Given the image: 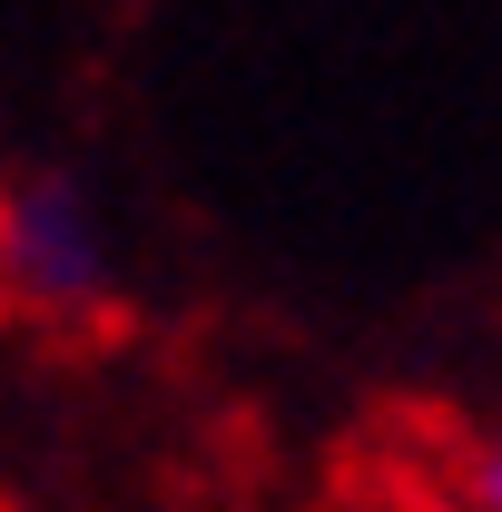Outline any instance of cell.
Masks as SVG:
<instances>
[{
  "label": "cell",
  "mask_w": 502,
  "mask_h": 512,
  "mask_svg": "<svg viewBox=\"0 0 502 512\" xmlns=\"http://www.w3.org/2000/svg\"><path fill=\"white\" fill-rule=\"evenodd\" d=\"M0 306L40 325H89L119 306V237L79 178H10L0 188Z\"/></svg>",
  "instance_id": "cell-1"
},
{
  "label": "cell",
  "mask_w": 502,
  "mask_h": 512,
  "mask_svg": "<svg viewBox=\"0 0 502 512\" xmlns=\"http://www.w3.org/2000/svg\"><path fill=\"white\" fill-rule=\"evenodd\" d=\"M473 503H483V512H502V434L483 444V463H473Z\"/></svg>",
  "instance_id": "cell-2"
}]
</instances>
